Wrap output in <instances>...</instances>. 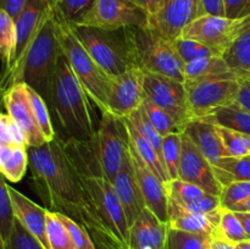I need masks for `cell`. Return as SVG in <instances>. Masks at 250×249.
Masks as SVG:
<instances>
[{"instance_id": "6da1fadb", "label": "cell", "mask_w": 250, "mask_h": 249, "mask_svg": "<svg viewBox=\"0 0 250 249\" xmlns=\"http://www.w3.org/2000/svg\"><path fill=\"white\" fill-rule=\"evenodd\" d=\"M27 150L33 187L46 209L71 217L87 229H109L88 200L61 138Z\"/></svg>"}, {"instance_id": "7a4b0ae2", "label": "cell", "mask_w": 250, "mask_h": 249, "mask_svg": "<svg viewBox=\"0 0 250 249\" xmlns=\"http://www.w3.org/2000/svg\"><path fill=\"white\" fill-rule=\"evenodd\" d=\"M122 36L133 67L185 82V62L173 41L149 26L122 29Z\"/></svg>"}, {"instance_id": "3957f363", "label": "cell", "mask_w": 250, "mask_h": 249, "mask_svg": "<svg viewBox=\"0 0 250 249\" xmlns=\"http://www.w3.org/2000/svg\"><path fill=\"white\" fill-rule=\"evenodd\" d=\"M60 53L55 17L51 10V14L45 20L27 53L20 75V82H24L39 93L48 106H50L54 78Z\"/></svg>"}, {"instance_id": "277c9868", "label": "cell", "mask_w": 250, "mask_h": 249, "mask_svg": "<svg viewBox=\"0 0 250 249\" xmlns=\"http://www.w3.org/2000/svg\"><path fill=\"white\" fill-rule=\"evenodd\" d=\"M70 161L87 194L88 200L94 207L102 221L109 231L126 248H128L129 225L112 183L90 164L78 161L76 159H70Z\"/></svg>"}, {"instance_id": "5b68a950", "label": "cell", "mask_w": 250, "mask_h": 249, "mask_svg": "<svg viewBox=\"0 0 250 249\" xmlns=\"http://www.w3.org/2000/svg\"><path fill=\"white\" fill-rule=\"evenodd\" d=\"M54 17H55L59 45L63 55L67 59L76 77L78 78L82 87L87 92L88 97L92 99L100 114L107 112L106 102L110 77L90 58L87 50L83 48L82 44L71 31L67 22L61 20L55 12H54Z\"/></svg>"}, {"instance_id": "8992f818", "label": "cell", "mask_w": 250, "mask_h": 249, "mask_svg": "<svg viewBox=\"0 0 250 249\" xmlns=\"http://www.w3.org/2000/svg\"><path fill=\"white\" fill-rule=\"evenodd\" d=\"M71 31L90 58L109 77L126 72L132 66L122 31L109 32L82 24H70Z\"/></svg>"}, {"instance_id": "52a82bcc", "label": "cell", "mask_w": 250, "mask_h": 249, "mask_svg": "<svg viewBox=\"0 0 250 249\" xmlns=\"http://www.w3.org/2000/svg\"><path fill=\"white\" fill-rule=\"evenodd\" d=\"M51 0H29L23 11L15 20L16 36L14 53L10 65L0 76V89L2 92L14 83L20 82V75L27 53L43 23L51 14Z\"/></svg>"}, {"instance_id": "ba28073f", "label": "cell", "mask_w": 250, "mask_h": 249, "mask_svg": "<svg viewBox=\"0 0 250 249\" xmlns=\"http://www.w3.org/2000/svg\"><path fill=\"white\" fill-rule=\"evenodd\" d=\"M189 120L204 119L220 107L234 103L239 88V76L231 72L198 81H185Z\"/></svg>"}, {"instance_id": "9c48e42d", "label": "cell", "mask_w": 250, "mask_h": 249, "mask_svg": "<svg viewBox=\"0 0 250 249\" xmlns=\"http://www.w3.org/2000/svg\"><path fill=\"white\" fill-rule=\"evenodd\" d=\"M92 143L103 175L112 183L129 160V138L125 120L110 112L102 114Z\"/></svg>"}, {"instance_id": "30bf717a", "label": "cell", "mask_w": 250, "mask_h": 249, "mask_svg": "<svg viewBox=\"0 0 250 249\" xmlns=\"http://www.w3.org/2000/svg\"><path fill=\"white\" fill-rule=\"evenodd\" d=\"M77 24L109 32L122 31L149 26V15L132 0H97Z\"/></svg>"}, {"instance_id": "8fae6325", "label": "cell", "mask_w": 250, "mask_h": 249, "mask_svg": "<svg viewBox=\"0 0 250 249\" xmlns=\"http://www.w3.org/2000/svg\"><path fill=\"white\" fill-rule=\"evenodd\" d=\"M244 19H229L225 16L202 15L183 28L180 37L193 39L222 56L238 37Z\"/></svg>"}, {"instance_id": "7c38bea8", "label": "cell", "mask_w": 250, "mask_h": 249, "mask_svg": "<svg viewBox=\"0 0 250 249\" xmlns=\"http://www.w3.org/2000/svg\"><path fill=\"white\" fill-rule=\"evenodd\" d=\"M55 77L58 78L65 90L66 99H67L68 105L75 115L76 121L82 131L83 138L84 141H89L90 138H93L98 129V124H95L94 121V112H93V109L94 107L97 109V106L88 97L87 92L82 87L78 78L76 77L62 50L59 56Z\"/></svg>"}, {"instance_id": "4fadbf2b", "label": "cell", "mask_w": 250, "mask_h": 249, "mask_svg": "<svg viewBox=\"0 0 250 249\" xmlns=\"http://www.w3.org/2000/svg\"><path fill=\"white\" fill-rule=\"evenodd\" d=\"M144 99L143 73L139 68L131 67L121 75L110 77L107 112L126 120L142 106Z\"/></svg>"}, {"instance_id": "5bb4252c", "label": "cell", "mask_w": 250, "mask_h": 249, "mask_svg": "<svg viewBox=\"0 0 250 249\" xmlns=\"http://www.w3.org/2000/svg\"><path fill=\"white\" fill-rule=\"evenodd\" d=\"M142 73L146 98L170 112L186 127L189 117L185 83L158 73L146 71H142Z\"/></svg>"}, {"instance_id": "9a60e30c", "label": "cell", "mask_w": 250, "mask_h": 249, "mask_svg": "<svg viewBox=\"0 0 250 249\" xmlns=\"http://www.w3.org/2000/svg\"><path fill=\"white\" fill-rule=\"evenodd\" d=\"M2 103L7 114L14 119L24 133L27 146H41L46 143L34 116L26 83H14L5 89L2 92Z\"/></svg>"}, {"instance_id": "2e32d148", "label": "cell", "mask_w": 250, "mask_h": 249, "mask_svg": "<svg viewBox=\"0 0 250 249\" xmlns=\"http://www.w3.org/2000/svg\"><path fill=\"white\" fill-rule=\"evenodd\" d=\"M178 178L199 186L209 194L219 197L221 194L222 186L215 176L212 165L183 132Z\"/></svg>"}, {"instance_id": "e0dca14e", "label": "cell", "mask_w": 250, "mask_h": 249, "mask_svg": "<svg viewBox=\"0 0 250 249\" xmlns=\"http://www.w3.org/2000/svg\"><path fill=\"white\" fill-rule=\"evenodd\" d=\"M200 16V0H165L155 15L149 17V27L165 38H178L183 28Z\"/></svg>"}, {"instance_id": "ac0fdd59", "label": "cell", "mask_w": 250, "mask_h": 249, "mask_svg": "<svg viewBox=\"0 0 250 249\" xmlns=\"http://www.w3.org/2000/svg\"><path fill=\"white\" fill-rule=\"evenodd\" d=\"M132 167L144 198L146 208L150 210L161 222L168 224V197L165 182L160 180L150 168L139 159L136 151L129 145Z\"/></svg>"}, {"instance_id": "d6986e66", "label": "cell", "mask_w": 250, "mask_h": 249, "mask_svg": "<svg viewBox=\"0 0 250 249\" xmlns=\"http://www.w3.org/2000/svg\"><path fill=\"white\" fill-rule=\"evenodd\" d=\"M7 188H9L10 198H11L15 219L32 236L36 237L44 248L50 249L48 236H46V212H48V209L34 203L28 197L19 192L16 188L11 187V186H7Z\"/></svg>"}, {"instance_id": "ffe728a7", "label": "cell", "mask_w": 250, "mask_h": 249, "mask_svg": "<svg viewBox=\"0 0 250 249\" xmlns=\"http://www.w3.org/2000/svg\"><path fill=\"white\" fill-rule=\"evenodd\" d=\"M168 228L146 208L129 227L128 249H166Z\"/></svg>"}, {"instance_id": "44dd1931", "label": "cell", "mask_w": 250, "mask_h": 249, "mask_svg": "<svg viewBox=\"0 0 250 249\" xmlns=\"http://www.w3.org/2000/svg\"><path fill=\"white\" fill-rule=\"evenodd\" d=\"M183 133L194 143L198 150L207 158L210 164H215L220 158L227 156L225 146L217 132L216 124L210 117L189 120Z\"/></svg>"}, {"instance_id": "7402d4cb", "label": "cell", "mask_w": 250, "mask_h": 249, "mask_svg": "<svg viewBox=\"0 0 250 249\" xmlns=\"http://www.w3.org/2000/svg\"><path fill=\"white\" fill-rule=\"evenodd\" d=\"M112 186H114L117 198L121 203L127 222L131 227V225L138 219L139 215L146 209L144 198L142 195L141 189H139L133 167H132L131 156H129V160L125 164L124 167L117 173L114 182H112Z\"/></svg>"}, {"instance_id": "603a6c76", "label": "cell", "mask_w": 250, "mask_h": 249, "mask_svg": "<svg viewBox=\"0 0 250 249\" xmlns=\"http://www.w3.org/2000/svg\"><path fill=\"white\" fill-rule=\"evenodd\" d=\"M221 216V208L208 214H192V212L168 211V227L189 233L211 236L216 231Z\"/></svg>"}, {"instance_id": "cb8c5ba5", "label": "cell", "mask_w": 250, "mask_h": 249, "mask_svg": "<svg viewBox=\"0 0 250 249\" xmlns=\"http://www.w3.org/2000/svg\"><path fill=\"white\" fill-rule=\"evenodd\" d=\"M243 27L222 58L232 71L239 76H250V15L243 17Z\"/></svg>"}, {"instance_id": "d4e9b609", "label": "cell", "mask_w": 250, "mask_h": 249, "mask_svg": "<svg viewBox=\"0 0 250 249\" xmlns=\"http://www.w3.org/2000/svg\"><path fill=\"white\" fill-rule=\"evenodd\" d=\"M125 124H126L127 132H128L129 145H131V148L136 151L139 159L150 168L151 172L155 173L163 182H168L170 181L168 173L166 171L165 165L161 161L160 156H159L158 151L155 150V148L151 145L150 142L143 134L139 133V131L133 124H129L127 120H125Z\"/></svg>"}, {"instance_id": "484cf974", "label": "cell", "mask_w": 250, "mask_h": 249, "mask_svg": "<svg viewBox=\"0 0 250 249\" xmlns=\"http://www.w3.org/2000/svg\"><path fill=\"white\" fill-rule=\"evenodd\" d=\"M28 146L0 143V173L12 183L26 175L28 167Z\"/></svg>"}, {"instance_id": "4316f807", "label": "cell", "mask_w": 250, "mask_h": 249, "mask_svg": "<svg viewBox=\"0 0 250 249\" xmlns=\"http://www.w3.org/2000/svg\"><path fill=\"white\" fill-rule=\"evenodd\" d=\"M212 168L222 187L238 181H250V155L224 156L212 164Z\"/></svg>"}, {"instance_id": "83f0119b", "label": "cell", "mask_w": 250, "mask_h": 249, "mask_svg": "<svg viewBox=\"0 0 250 249\" xmlns=\"http://www.w3.org/2000/svg\"><path fill=\"white\" fill-rule=\"evenodd\" d=\"M233 71L222 56L198 58L185 63V81H198L226 75Z\"/></svg>"}, {"instance_id": "f1b7e54d", "label": "cell", "mask_w": 250, "mask_h": 249, "mask_svg": "<svg viewBox=\"0 0 250 249\" xmlns=\"http://www.w3.org/2000/svg\"><path fill=\"white\" fill-rule=\"evenodd\" d=\"M168 203L180 208H186L202 200L208 194L203 188L181 178L171 180L165 183Z\"/></svg>"}, {"instance_id": "f546056e", "label": "cell", "mask_w": 250, "mask_h": 249, "mask_svg": "<svg viewBox=\"0 0 250 249\" xmlns=\"http://www.w3.org/2000/svg\"><path fill=\"white\" fill-rule=\"evenodd\" d=\"M141 107L150 121V124L155 127L156 131L163 137L170 133H182L183 129H185V126L176 117H173L170 112L166 111L163 107L154 104L148 98L144 99Z\"/></svg>"}, {"instance_id": "4dcf8cb0", "label": "cell", "mask_w": 250, "mask_h": 249, "mask_svg": "<svg viewBox=\"0 0 250 249\" xmlns=\"http://www.w3.org/2000/svg\"><path fill=\"white\" fill-rule=\"evenodd\" d=\"M216 124L226 128L234 129L250 136V112L242 109L237 104L220 107L209 116Z\"/></svg>"}, {"instance_id": "1f68e13d", "label": "cell", "mask_w": 250, "mask_h": 249, "mask_svg": "<svg viewBox=\"0 0 250 249\" xmlns=\"http://www.w3.org/2000/svg\"><path fill=\"white\" fill-rule=\"evenodd\" d=\"M97 0H51L54 12L70 24L80 23Z\"/></svg>"}, {"instance_id": "d6a6232c", "label": "cell", "mask_w": 250, "mask_h": 249, "mask_svg": "<svg viewBox=\"0 0 250 249\" xmlns=\"http://www.w3.org/2000/svg\"><path fill=\"white\" fill-rule=\"evenodd\" d=\"M181 151H182V133H170L163 138V161L168 177L178 178Z\"/></svg>"}, {"instance_id": "836d02e7", "label": "cell", "mask_w": 250, "mask_h": 249, "mask_svg": "<svg viewBox=\"0 0 250 249\" xmlns=\"http://www.w3.org/2000/svg\"><path fill=\"white\" fill-rule=\"evenodd\" d=\"M15 20L9 14L0 10V60L2 62V71L6 70L11 61L15 46Z\"/></svg>"}, {"instance_id": "e575fe53", "label": "cell", "mask_w": 250, "mask_h": 249, "mask_svg": "<svg viewBox=\"0 0 250 249\" xmlns=\"http://www.w3.org/2000/svg\"><path fill=\"white\" fill-rule=\"evenodd\" d=\"M46 236L50 249H77L58 214L50 210L46 212Z\"/></svg>"}, {"instance_id": "d590c367", "label": "cell", "mask_w": 250, "mask_h": 249, "mask_svg": "<svg viewBox=\"0 0 250 249\" xmlns=\"http://www.w3.org/2000/svg\"><path fill=\"white\" fill-rule=\"evenodd\" d=\"M216 127L227 156H237L238 158V156L250 155L249 134L226 128V127L219 126V124H216Z\"/></svg>"}, {"instance_id": "8d00e7d4", "label": "cell", "mask_w": 250, "mask_h": 249, "mask_svg": "<svg viewBox=\"0 0 250 249\" xmlns=\"http://www.w3.org/2000/svg\"><path fill=\"white\" fill-rule=\"evenodd\" d=\"M166 249H210V236L168 228Z\"/></svg>"}, {"instance_id": "74e56055", "label": "cell", "mask_w": 250, "mask_h": 249, "mask_svg": "<svg viewBox=\"0 0 250 249\" xmlns=\"http://www.w3.org/2000/svg\"><path fill=\"white\" fill-rule=\"evenodd\" d=\"M27 87H28V85H27ZM28 94L29 98H31L34 116H36L38 126L39 128H41L42 133H43L44 138H45L46 143L54 141L56 134L53 126V122H51V116L48 109V104H46L45 100L41 97V94L37 93L34 89H32L31 87H28Z\"/></svg>"}, {"instance_id": "f35d334b", "label": "cell", "mask_w": 250, "mask_h": 249, "mask_svg": "<svg viewBox=\"0 0 250 249\" xmlns=\"http://www.w3.org/2000/svg\"><path fill=\"white\" fill-rule=\"evenodd\" d=\"M214 233H217L219 236L224 237L225 239L234 244L248 239L243 229V226H242L241 221L237 217V215L234 214V211L229 209H224V208H221L219 226H217L216 231Z\"/></svg>"}, {"instance_id": "ab89813d", "label": "cell", "mask_w": 250, "mask_h": 249, "mask_svg": "<svg viewBox=\"0 0 250 249\" xmlns=\"http://www.w3.org/2000/svg\"><path fill=\"white\" fill-rule=\"evenodd\" d=\"M6 178L0 173V236L5 242L11 234L15 222L14 209H12L11 198H10L9 188H7Z\"/></svg>"}, {"instance_id": "60d3db41", "label": "cell", "mask_w": 250, "mask_h": 249, "mask_svg": "<svg viewBox=\"0 0 250 249\" xmlns=\"http://www.w3.org/2000/svg\"><path fill=\"white\" fill-rule=\"evenodd\" d=\"M126 120L138 129L139 133L143 134V136L150 142L151 145L155 148V150L158 151L159 156H160L161 161H163V138L164 137L161 136V134L156 131L155 127L150 124V121L148 120L146 115L144 114V111L142 110V107H139L137 111H134L133 114H132L129 117H127Z\"/></svg>"}, {"instance_id": "b9f144b4", "label": "cell", "mask_w": 250, "mask_h": 249, "mask_svg": "<svg viewBox=\"0 0 250 249\" xmlns=\"http://www.w3.org/2000/svg\"><path fill=\"white\" fill-rule=\"evenodd\" d=\"M173 44L177 50L178 55L182 59L183 62H189V61L194 60L198 58H207V56H220L215 54L210 48H208L204 44L199 43L193 39L183 38V37H178V38L173 39Z\"/></svg>"}, {"instance_id": "7bdbcfd3", "label": "cell", "mask_w": 250, "mask_h": 249, "mask_svg": "<svg viewBox=\"0 0 250 249\" xmlns=\"http://www.w3.org/2000/svg\"><path fill=\"white\" fill-rule=\"evenodd\" d=\"M2 249H45L41 242L32 236L16 219L9 239L5 242Z\"/></svg>"}, {"instance_id": "ee69618b", "label": "cell", "mask_w": 250, "mask_h": 249, "mask_svg": "<svg viewBox=\"0 0 250 249\" xmlns=\"http://www.w3.org/2000/svg\"><path fill=\"white\" fill-rule=\"evenodd\" d=\"M250 195V181H238L222 187L220 194L221 208L231 210L234 205L239 204Z\"/></svg>"}, {"instance_id": "f6af8a7d", "label": "cell", "mask_w": 250, "mask_h": 249, "mask_svg": "<svg viewBox=\"0 0 250 249\" xmlns=\"http://www.w3.org/2000/svg\"><path fill=\"white\" fill-rule=\"evenodd\" d=\"M56 214H58L59 219L62 222L63 226H65V228L67 229L68 234L71 236L77 249H95L92 237H90L89 232L87 231L84 226L78 224L77 221H75L71 217L61 214V212H56Z\"/></svg>"}, {"instance_id": "bcb514c9", "label": "cell", "mask_w": 250, "mask_h": 249, "mask_svg": "<svg viewBox=\"0 0 250 249\" xmlns=\"http://www.w3.org/2000/svg\"><path fill=\"white\" fill-rule=\"evenodd\" d=\"M0 143L27 146L26 137L22 129L9 114L4 112H0Z\"/></svg>"}, {"instance_id": "7dc6e473", "label": "cell", "mask_w": 250, "mask_h": 249, "mask_svg": "<svg viewBox=\"0 0 250 249\" xmlns=\"http://www.w3.org/2000/svg\"><path fill=\"white\" fill-rule=\"evenodd\" d=\"M93 239L95 249H128L106 228L87 229Z\"/></svg>"}, {"instance_id": "c3c4849f", "label": "cell", "mask_w": 250, "mask_h": 249, "mask_svg": "<svg viewBox=\"0 0 250 249\" xmlns=\"http://www.w3.org/2000/svg\"><path fill=\"white\" fill-rule=\"evenodd\" d=\"M225 16L242 19L250 15V0H224Z\"/></svg>"}, {"instance_id": "681fc988", "label": "cell", "mask_w": 250, "mask_h": 249, "mask_svg": "<svg viewBox=\"0 0 250 249\" xmlns=\"http://www.w3.org/2000/svg\"><path fill=\"white\" fill-rule=\"evenodd\" d=\"M234 104L250 112V78L239 77V88Z\"/></svg>"}, {"instance_id": "f907efd6", "label": "cell", "mask_w": 250, "mask_h": 249, "mask_svg": "<svg viewBox=\"0 0 250 249\" xmlns=\"http://www.w3.org/2000/svg\"><path fill=\"white\" fill-rule=\"evenodd\" d=\"M202 15L225 16L224 0H200V16Z\"/></svg>"}, {"instance_id": "816d5d0a", "label": "cell", "mask_w": 250, "mask_h": 249, "mask_svg": "<svg viewBox=\"0 0 250 249\" xmlns=\"http://www.w3.org/2000/svg\"><path fill=\"white\" fill-rule=\"evenodd\" d=\"M28 2L29 0H0V10H4L12 19L16 20Z\"/></svg>"}, {"instance_id": "f5cc1de1", "label": "cell", "mask_w": 250, "mask_h": 249, "mask_svg": "<svg viewBox=\"0 0 250 249\" xmlns=\"http://www.w3.org/2000/svg\"><path fill=\"white\" fill-rule=\"evenodd\" d=\"M132 1H134L142 9L146 10L149 17H151L160 10V7L163 6L165 0H132Z\"/></svg>"}, {"instance_id": "db71d44e", "label": "cell", "mask_w": 250, "mask_h": 249, "mask_svg": "<svg viewBox=\"0 0 250 249\" xmlns=\"http://www.w3.org/2000/svg\"><path fill=\"white\" fill-rule=\"evenodd\" d=\"M210 249H236L234 243L227 241L224 237L217 233H212L210 236Z\"/></svg>"}, {"instance_id": "11a10c76", "label": "cell", "mask_w": 250, "mask_h": 249, "mask_svg": "<svg viewBox=\"0 0 250 249\" xmlns=\"http://www.w3.org/2000/svg\"><path fill=\"white\" fill-rule=\"evenodd\" d=\"M237 217L241 221L242 226H243L244 232L247 234V238L250 239V212H243V211H234Z\"/></svg>"}, {"instance_id": "9f6ffc18", "label": "cell", "mask_w": 250, "mask_h": 249, "mask_svg": "<svg viewBox=\"0 0 250 249\" xmlns=\"http://www.w3.org/2000/svg\"><path fill=\"white\" fill-rule=\"evenodd\" d=\"M232 211H243V212H250V195L247 199H244L243 202H241L239 204L234 205L232 208Z\"/></svg>"}, {"instance_id": "6f0895ef", "label": "cell", "mask_w": 250, "mask_h": 249, "mask_svg": "<svg viewBox=\"0 0 250 249\" xmlns=\"http://www.w3.org/2000/svg\"><path fill=\"white\" fill-rule=\"evenodd\" d=\"M234 248L236 249H250V239H246V241L238 242V243L234 244Z\"/></svg>"}, {"instance_id": "680465c9", "label": "cell", "mask_w": 250, "mask_h": 249, "mask_svg": "<svg viewBox=\"0 0 250 249\" xmlns=\"http://www.w3.org/2000/svg\"><path fill=\"white\" fill-rule=\"evenodd\" d=\"M2 248H4V241H2L1 236H0V249H2Z\"/></svg>"}, {"instance_id": "91938a15", "label": "cell", "mask_w": 250, "mask_h": 249, "mask_svg": "<svg viewBox=\"0 0 250 249\" xmlns=\"http://www.w3.org/2000/svg\"><path fill=\"white\" fill-rule=\"evenodd\" d=\"M244 77H248V78H250V76H244Z\"/></svg>"}]
</instances>
